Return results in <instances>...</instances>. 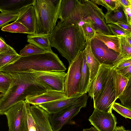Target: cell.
Returning a JSON list of instances; mask_svg holds the SVG:
<instances>
[{"label":"cell","mask_w":131,"mask_h":131,"mask_svg":"<svg viewBox=\"0 0 131 131\" xmlns=\"http://www.w3.org/2000/svg\"><path fill=\"white\" fill-rule=\"evenodd\" d=\"M49 38L51 47L56 49L69 64L87 42L81 27L67 20L58 22Z\"/></svg>","instance_id":"1"},{"label":"cell","mask_w":131,"mask_h":131,"mask_svg":"<svg viewBox=\"0 0 131 131\" xmlns=\"http://www.w3.org/2000/svg\"><path fill=\"white\" fill-rule=\"evenodd\" d=\"M9 74L11 82L6 92L0 98V115L4 114L15 104L25 101L27 97L42 93L48 89L37 81L32 72Z\"/></svg>","instance_id":"2"},{"label":"cell","mask_w":131,"mask_h":131,"mask_svg":"<svg viewBox=\"0 0 131 131\" xmlns=\"http://www.w3.org/2000/svg\"><path fill=\"white\" fill-rule=\"evenodd\" d=\"M37 71H65L66 68L57 55L53 52L21 56L17 60L0 69L4 73L27 72Z\"/></svg>","instance_id":"3"},{"label":"cell","mask_w":131,"mask_h":131,"mask_svg":"<svg viewBox=\"0 0 131 131\" xmlns=\"http://www.w3.org/2000/svg\"><path fill=\"white\" fill-rule=\"evenodd\" d=\"M61 0H35L33 5L36 34H50L56 26Z\"/></svg>","instance_id":"4"},{"label":"cell","mask_w":131,"mask_h":131,"mask_svg":"<svg viewBox=\"0 0 131 131\" xmlns=\"http://www.w3.org/2000/svg\"><path fill=\"white\" fill-rule=\"evenodd\" d=\"M82 63V51L69 65L64 86V93L68 98L82 95L81 93Z\"/></svg>","instance_id":"5"},{"label":"cell","mask_w":131,"mask_h":131,"mask_svg":"<svg viewBox=\"0 0 131 131\" xmlns=\"http://www.w3.org/2000/svg\"><path fill=\"white\" fill-rule=\"evenodd\" d=\"M88 96L79 102L58 112L49 114L50 123L53 131H59L66 124H75L72 118L77 115L81 108L86 106Z\"/></svg>","instance_id":"6"},{"label":"cell","mask_w":131,"mask_h":131,"mask_svg":"<svg viewBox=\"0 0 131 131\" xmlns=\"http://www.w3.org/2000/svg\"><path fill=\"white\" fill-rule=\"evenodd\" d=\"M26 104L25 101L19 102L4 113L7 119L9 131H28Z\"/></svg>","instance_id":"7"},{"label":"cell","mask_w":131,"mask_h":131,"mask_svg":"<svg viewBox=\"0 0 131 131\" xmlns=\"http://www.w3.org/2000/svg\"><path fill=\"white\" fill-rule=\"evenodd\" d=\"M36 80L48 89L64 93V86L66 75L64 71H37L30 70Z\"/></svg>","instance_id":"8"},{"label":"cell","mask_w":131,"mask_h":131,"mask_svg":"<svg viewBox=\"0 0 131 131\" xmlns=\"http://www.w3.org/2000/svg\"><path fill=\"white\" fill-rule=\"evenodd\" d=\"M113 68L109 72L105 85L98 98L94 102V107L100 111L112 112V106L116 100L112 77Z\"/></svg>","instance_id":"9"},{"label":"cell","mask_w":131,"mask_h":131,"mask_svg":"<svg viewBox=\"0 0 131 131\" xmlns=\"http://www.w3.org/2000/svg\"><path fill=\"white\" fill-rule=\"evenodd\" d=\"M98 131H114L117 124V119L112 112H107L94 108L88 119Z\"/></svg>","instance_id":"10"},{"label":"cell","mask_w":131,"mask_h":131,"mask_svg":"<svg viewBox=\"0 0 131 131\" xmlns=\"http://www.w3.org/2000/svg\"><path fill=\"white\" fill-rule=\"evenodd\" d=\"M90 46L93 55L101 64L113 66L119 54L93 37L91 40Z\"/></svg>","instance_id":"11"},{"label":"cell","mask_w":131,"mask_h":131,"mask_svg":"<svg viewBox=\"0 0 131 131\" xmlns=\"http://www.w3.org/2000/svg\"><path fill=\"white\" fill-rule=\"evenodd\" d=\"M113 66L101 64L97 73L90 82L87 89L88 95L94 102L98 98L105 84L108 74Z\"/></svg>","instance_id":"12"},{"label":"cell","mask_w":131,"mask_h":131,"mask_svg":"<svg viewBox=\"0 0 131 131\" xmlns=\"http://www.w3.org/2000/svg\"><path fill=\"white\" fill-rule=\"evenodd\" d=\"M88 96L86 93H85L81 95L59 99L43 103L37 105L42 108L49 114L54 113L79 102Z\"/></svg>","instance_id":"13"},{"label":"cell","mask_w":131,"mask_h":131,"mask_svg":"<svg viewBox=\"0 0 131 131\" xmlns=\"http://www.w3.org/2000/svg\"><path fill=\"white\" fill-rule=\"evenodd\" d=\"M30 110L36 122L37 131H53L49 119V114L37 105L30 106Z\"/></svg>","instance_id":"14"},{"label":"cell","mask_w":131,"mask_h":131,"mask_svg":"<svg viewBox=\"0 0 131 131\" xmlns=\"http://www.w3.org/2000/svg\"><path fill=\"white\" fill-rule=\"evenodd\" d=\"M67 98L64 92L48 89L42 93L27 97L25 101L30 104L37 105L43 103Z\"/></svg>","instance_id":"15"},{"label":"cell","mask_w":131,"mask_h":131,"mask_svg":"<svg viewBox=\"0 0 131 131\" xmlns=\"http://www.w3.org/2000/svg\"><path fill=\"white\" fill-rule=\"evenodd\" d=\"M15 21L20 23L27 29L28 34H34L35 16L33 5H29L23 9L19 13L18 17Z\"/></svg>","instance_id":"16"},{"label":"cell","mask_w":131,"mask_h":131,"mask_svg":"<svg viewBox=\"0 0 131 131\" xmlns=\"http://www.w3.org/2000/svg\"><path fill=\"white\" fill-rule=\"evenodd\" d=\"M35 0H0V11L5 13H18L24 7L33 5Z\"/></svg>","instance_id":"17"},{"label":"cell","mask_w":131,"mask_h":131,"mask_svg":"<svg viewBox=\"0 0 131 131\" xmlns=\"http://www.w3.org/2000/svg\"><path fill=\"white\" fill-rule=\"evenodd\" d=\"M91 39H89L88 40L85 47L86 62L90 73L89 83L96 75L101 64L92 52L90 46Z\"/></svg>","instance_id":"18"},{"label":"cell","mask_w":131,"mask_h":131,"mask_svg":"<svg viewBox=\"0 0 131 131\" xmlns=\"http://www.w3.org/2000/svg\"><path fill=\"white\" fill-rule=\"evenodd\" d=\"M50 35L28 34L27 41L47 52H53L49 38Z\"/></svg>","instance_id":"19"},{"label":"cell","mask_w":131,"mask_h":131,"mask_svg":"<svg viewBox=\"0 0 131 131\" xmlns=\"http://www.w3.org/2000/svg\"><path fill=\"white\" fill-rule=\"evenodd\" d=\"M93 37L104 43L108 48L120 53V43L117 36L95 32Z\"/></svg>","instance_id":"20"},{"label":"cell","mask_w":131,"mask_h":131,"mask_svg":"<svg viewBox=\"0 0 131 131\" xmlns=\"http://www.w3.org/2000/svg\"><path fill=\"white\" fill-rule=\"evenodd\" d=\"M112 77L116 100L126 86L128 79L124 77L119 71L113 68Z\"/></svg>","instance_id":"21"},{"label":"cell","mask_w":131,"mask_h":131,"mask_svg":"<svg viewBox=\"0 0 131 131\" xmlns=\"http://www.w3.org/2000/svg\"><path fill=\"white\" fill-rule=\"evenodd\" d=\"M104 17L106 24L118 21L128 23L124 11V7L119 3L114 9L107 11L104 14Z\"/></svg>","instance_id":"22"},{"label":"cell","mask_w":131,"mask_h":131,"mask_svg":"<svg viewBox=\"0 0 131 131\" xmlns=\"http://www.w3.org/2000/svg\"><path fill=\"white\" fill-rule=\"evenodd\" d=\"M117 36L119 40L121 51L113 64L114 67L124 61L131 59V45L124 36Z\"/></svg>","instance_id":"23"},{"label":"cell","mask_w":131,"mask_h":131,"mask_svg":"<svg viewBox=\"0 0 131 131\" xmlns=\"http://www.w3.org/2000/svg\"><path fill=\"white\" fill-rule=\"evenodd\" d=\"M78 0H61L58 18L64 21L71 14L76 6Z\"/></svg>","instance_id":"24"},{"label":"cell","mask_w":131,"mask_h":131,"mask_svg":"<svg viewBox=\"0 0 131 131\" xmlns=\"http://www.w3.org/2000/svg\"><path fill=\"white\" fill-rule=\"evenodd\" d=\"M90 76L86 60V49L82 51V63L81 69V93H86L90 82Z\"/></svg>","instance_id":"25"},{"label":"cell","mask_w":131,"mask_h":131,"mask_svg":"<svg viewBox=\"0 0 131 131\" xmlns=\"http://www.w3.org/2000/svg\"><path fill=\"white\" fill-rule=\"evenodd\" d=\"M122 105L131 110V77L128 79L124 90L118 96Z\"/></svg>","instance_id":"26"},{"label":"cell","mask_w":131,"mask_h":131,"mask_svg":"<svg viewBox=\"0 0 131 131\" xmlns=\"http://www.w3.org/2000/svg\"><path fill=\"white\" fill-rule=\"evenodd\" d=\"M1 30L3 31L11 32L29 34L27 29L22 24L16 21L3 27Z\"/></svg>","instance_id":"27"},{"label":"cell","mask_w":131,"mask_h":131,"mask_svg":"<svg viewBox=\"0 0 131 131\" xmlns=\"http://www.w3.org/2000/svg\"><path fill=\"white\" fill-rule=\"evenodd\" d=\"M21 56L17 52L0 53V69L7 65L16 61Z\"/></svg>","instance_id":"28"},{"label":"cell","mask_w":131,"mask_h":131,"mask_svg":"<svg viewBox=\"0 0 131 131\" xmlns=\"http://www.w3.org/2000/svg\"><path fill=\"white\" fill-rule=\"evenodd\" d=\"M9 73H4L0 70V92L5 94L8 89L11 82Z\"/></svg>","instance_id":"29"},{"label":"cell","mask_w":131,"mask_h":131,"mask_svg":"<svg viewBox=\"0 0 131 131\" xmlns=\"http://www.w3.org/2000/svg\"><path fill=\"white\" fill-rule=\"evenodd\" d=\"M46 52L34 45L29 43L20 51L19 54L21 56H27Z\"/></svg>","instance_id":"30"},{"label":"cell","mask_w":131,"mask_h":131,"mask_svg":"<svg viewBox=\"0 0 131 131\" xmlns=\"http://www.w3.org/2000/svg\"><path fill=\"white\" fill-rule=\"evenodd\" d=\"M18 13H0V28L7 25L10 21H15Z\"/></svg>","instance_id":"31"},{"label":"cell","mask_w":131,"mask_h":131,"mask_svg":"<svg viewBox=\"0 0 131 131\" xmlns=\"http://www.w3.org/2000/svg\"><path fill=\"white\" fill-rule=\"evenodd\" d=\"M95 4L101 5L106 8L109 11L114 9L119 4L118 0H91Z\"/></svg>","instance_id":"32"},{"label":"cell","mask_w":131,"mask_h":131,"mask_svg":"<svg viewBox=\"0 0 131 131\" xmlns=\"http://www.w3.org/2000/svg\"><path fill=\"white\" fill-rule=\"evenodd\" d=\"M112 109L125 118L131 119V110L121 104L114 102L113 105Z\"/></svg>","instance_id":"33"},{"label":"cell","mask_w":131,"mask_h":131,"mask_svg":"<svg viewBox=\"0 0 131 131\" xmlns=\"http://www.w3.org/2000/svg\"><path fill=\"white\" fill-rule=\"evenodd\" d=\"M107 25L114 35L122 36L131 35V32L124 30L115 24H108Z\"/></svg>","instance_id":"34"},{"label":"cell","mask_w":131,"mask_h":131,"mask_svg":"<svg viewBox=\"0 0 131 131\" xmlns=\"http://www.w3.org/2000/svg\"><path fill=\"white\" fill-rule=\"evenodd\" d=\"M27 113L28 131H37L36 125L30 110V104L27 102Z\"/></svg>","instance_id":"35"},{"label":"cell","mask_w":131,"mask_h":131,"mask_svg":"<svg viewBox=\"0 0 131 131\" xmlns=\"http://www.w3.org/2000/svg\"><path fill=\"white\" fill-rule=\"evenodd\" d=\"M84 36L86 41L92 38L94 35L95 31L92 28L89 23H86L81 27Z\"/></svg>","instance_id":"36"},{"label":"cell","mask_w":131,"mask_h":131,"mask_svg":"<svg viewBox=\"0 0 131 131\" xmlns=\"http://www.w3.org/2000/svg\"><path fill=\"white\" fill-rule=\"evenodd\" d=\"M7 52H17L13 48L6 43L3 38L0 37V53Z\"/></svg>","instance_id":"37"},{"label":"cell","mask_w":131,"mask_h":131,"mask_svg":"<svg viewBox=\"0 0 131 131\" xmlns=\"http://www.w3.org/2000/svg\"><path fill=\"white\" fill-rule=\"evenodd\" d=\"M130 65H131V59L124 61L115 67L112 66V67L113 68L119 70Z\"/></svg>","instance_id":"38"},{"label":"cell","mask_w":131,"mask_h":131,"mask_svg":"<svg viewBox=\"0 0 131 131\" xmlns=\"http://www.w3.org/2000/svg\"><path fill=\"white\" fill-rule=\"evenodd\" d=\"M113 23L115 24L124 30L131 32V25L122 21H118Z\"/></svg>","instance_id":"39"},{"label":"cell","mask_w":131,"mask_h":131,"mask_svg":"<svg viewBox=\"0 0 131 131\" xmlns=\"http://www.w3.org/2000/svg\"><path fill=\"white\" fill-rule=\"evenodd\" d=\"M118 70L128 79L131 77V65Z\"/></svg>","instance_id":"40"},{"label":"cell","mask_w":131,"mask_h":131,"mask_svg":"<svg viewBox=\"0 0 131 131\" xmlns=\"http://www.w3.org/2000/svg\"><path fill=\"white\" fill-rule=\"evenodd\" d=\"M124 11L127 23L131 25V6L124 7Z\"/></svg>","instance_id":"41"},{"label":"cell","mask_w":131,"mask_h":131,"mask_svg":"<svg viewBox=\"0 0 131 131\" xmlns=\"http://www.w3.org/2000/svg\"><path fill=\"white\" fill-rule=\"evenodd\" d=\"M120 4L123 7H126L131 6V0H118Z\"/></svg>","instance_id":"42"},{"label":"cell","mask_w":131,"mask_h":131,"mask_svg":"<svg viewBox=\"0 0 131 131\" xmlns=\"http://www.w3.org/2000/svg\"><path fill=\"white\" fill-rule=\"evenodd\" d=\"M125 129L123 126H116L114 131H124Z\"/></svg>","instance_id":"43"},{"label":"cell","mask_w":131,"mask_h":131,"mask_svg":"<svg viewBox=\"0 0 131 131\" xmlns=\"http://www.w3.org/2000/svg\"><path fill=\"white\" fill-rule=\"evenodd\" d=\"M83 131H98L94 127H91L89 128L83 129Z\"/></svg>","instance_id":"44"},{"label":"cell","mask_w":131,"mask_h":131,"mask_svg":"<svg viewBox=\"0 0 131 131\" xmlns=\"http://www.w3.org/2000/svg\"><path fill=\"white\" fill-rule=\"evenodd\" d=\"M126 40L131 45V35L124 36Z\"/></svg>","instance_id":"45"},{"label":"cell","mask_w":131,"mask_h":131,"mask_svg":"<svg viewBox=\"0 0 131 131\" xmlns=\"http://www.w3.org/2000/svg\"><path fill=\"white\" fill-rule=\"evenodd\" d=\"M124 131H131L130 130H126L125 129Z\"/></svg>","instance_id":"46"}]
</instances>
